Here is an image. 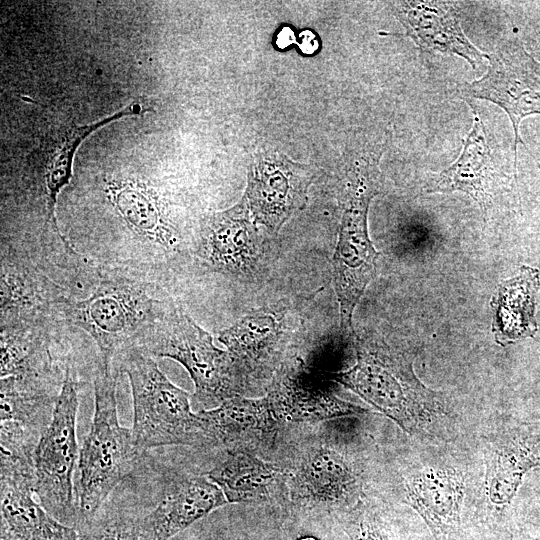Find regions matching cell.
<instances>
[{
	"label": "cell",
	"mask_w": 540,
	"mask_h": 540,
	"mask_svg": "<svg viewBox=\"0 0 540 540\" xmlns=\"http://www.w3.org/2000/svg\"><path fill=\"white\" fill-rule=\"evenodd\" d=\"M33 454L1 449L0 540H78L77 529L55 519L36 501Z\"/></svg>",
	"instance_id": "30bf717a"
},
{
	"label": "cell",
	"mask_w": 540,
	"mask_h": 540,
	"mask_svg": "<svg viewBox=\"0 0 540 540\" xmlns=\"http://www.w3.org/2000/svg\"><path fill=\"white\" fill-rule=\"evenodd\" d=\"M153 357L170 358L189 373L193 398L204 407L245 395V387L228 353L216 347L209 332L200 327L177 301L140 346Z\"/></svg>",
	"instance_id": "52a82bcc"
},
{
	"label": "cell",
	"mask_w": 540,
	"mask_h": 540,
	"mask_svg": "<svg viewBox=\"0 0 540 540\" xmlns=\"http://www.w3.org/2000/svg\"><path fill=\"white\" fill-rule=\"evenodd\" d=\"M266 397L284 433L366 412L365 409L339 399L306 373L293 374L283 368L269 385Z\"/></svg>",
	"instance_id": "ac0fdd59"
},
{
	"label": "cell",
	"mask_w": 540,
	"mask_h": 540,
	"mask_svg": "<svg viewBox=\"0 0 540 540\" xmlns=\"http://www.w3.org/2000/svg\"><path fill=\"white\" fill-rule=\"evenodd\" d=\"M487 55L486 74L463 85L461 93L468 98L491 101L507 113L515 135L516 168L518 143L527 147L520 136V122L527 116L540 114V62L526 51L516 36L503 40Z\"/></svg>",
	"instance_id": "9c48e42d"
},
{
	"label": "cell",
	"mask_w": 540,
	"mask_h": 540,
	"mask_svg": "<svg viewBox=\"0 0 540 540\" xmlns=\"http://www.w3.org/2000/svg\"><path fill=\"white\" fill-rule=\"evenodd\" d=\"M207 477L230 503H261L271 499L287 505L286 476L276 463L247 452H227Z\"/></svg>",
	"instance_id": "44dd1931"
},
{
	"label": "cell",
	"mask_w": 540,
	"mask_h": 540,
	"mask_svg": "<svg viewBox=\"0 0 540 540\" xmlns=\"http://www.w3.org/2000/svg\"><path fill=\"white\" fill-rule=\"evenodd\" d=\"M218 340L227 348L245 387L269 380L285 349L284 327L276 312L260 309L222 330Z\"/></svg>",
	"instance_id": "e0dca14e"
},
{
	"label": "cell",
	"mask_w": 540,
	"mask_h": 540,
	"mask_svg": "<svg viewBox=\"0 0 540 540\" xmlns=\"http://www.w3.org/2000/svg\"><path fill=\"white\" fill-rule=\"evenodd\" d=\"M327 421L287 431L272 460L285 472L286 507L299 514L337 515L359 501L361 473Z\"/></svg>",
	"instance_id": "7a4b0ae2"
},
{
	"label": "cell",
	"mask_w": 540,
	"mask_h": 540,
	"mask_svg": "<svg viewBox=\"0 0 540 540\" xmlns=\"http://www.w3.org/2000/svg\"><path fill=\"white\" fill-rule=\"evenodd\" d=\"M311 175L307 167L286 157L259 158L249 173L246 201L253 220L278 232L307 202Z\"/></svg>",
	"instance_id": "9a60e30c"
},
{
	"label": "cell",
	"mask_w": 540,
	"mask_h": 540,
	"mask_svg": "<svg viewBox=\"0 0 540 540\" xmlns=\"http://www.w3.org/2000/svg\"><path fill=\"white\" fill-rule=\"evenodd\" d=\"M456 3L442 1H400L394 4L397 18L422 50L456 54L476 69L487 54L465 36Z\"/></svg>",
	"instance_id": "d6986e66"
},
{
	"label": "cell",
	"mask_w": 540,
	"mask_h": 540,
	"mask_svg": "<svg viewBox=\"0 0 540 540\" xmlns=\"http://www.w3.org/2000/svg\"><path fill=\"white\" fill-rule=\"evenodd\" d=\"M119 373L114 365L96 361L94 413L79 450L78 529L91 521L115 487L133 471L142 455L132 431L120 424L116 387Z\"/></svg>",
	"instance_id": "277c9868"
},
{
	"label": "cell",
	"mask_w": 540,
	"mask_h": 540,
	"mask_svg": "<svg viewBox=\"0 0 540 540\" xmlns=\"http://www.w3.org/2000/svg\"><path fill=\"white\" fill-rule=\"evenodd\" d=\"M540 288L539 271L523 265L519 274L497 288L493 308L492 331L497 344L506 346L533 337L537 331L535 298Z\"/></svg>",
	"instance_id": "d4e9b609"
},
{
	"label": "cell",
	"mask_w": 540,
	"mask_h": 540,
	"mask_svg": "<svg viewBox=\"0 0 540 540\" xmlns=\"http://www.w3.org/2000/svg\"><path fill=\"white\" fill-rule=\"evenodd\" d=\"M227 503L222 490L207 475L178 477L167 486L155 508L139 515L136 540H170Z\"/></svg>",
	"instance_id": "2e32d148"
},
{
	"label": "cell",
	"mask_w": 540,
	"mask_h": 540,
	"mask_svg": "<svg viewBox=\"0 0 540 540\" xmlns=\"http://www.w3.org/2000/svg\"><path fill=\"white\" fill-rule=\"evenodd\" d=\"M139 515L105 502L91 521L77 529L78 540H136Z\"/></svg>",
	"instance_id": "4316f807"
},
{
	"label": "cell",
	"mask_w": 540,
	"mask_h": 540,
	"mask_svg": "<svg viewBox=\"0 0 540 540\" xmlns=\"http://www.w3.org/2000/svg\"><path fill=\"white\" fill-rule=\"evenodd\" d=\"M68 328L60 322L1 327V378L64 370L69 354L58 359L53 348Z\"/></svg>",
	"instance_id": "603a6c76"
},
{
	"label": "cell",
	"mask_w": 540,
	"mask_h": 540,
	"mask_svg": "<svg viewBox=\"0 0 540 540\" xmlns=\"http://www.w3.org/2000/svg\"><path fill=\"white\" fill-rule=\"evenodd\" d=\"M533 454L519 444H509L493 452L487 464L486 493L497 506L510 503L524 473L536 466Z\"/></svg>",
	"instance_id": "484cf974"
},
{
	"label": "cell",
	"mask_w": 540,
	"mask_h": 540,
	"mask_svg": "<svg viewBox=\"0 0 540 540\" xmlns=\"http://www.w3.org/2000/svg\"><path fill=\"white\" fill-rule=\"evenodd\" d=\"M406 501L436 540H451L461 526L464 480L454 468H427L405 484Z\"/></svg>",
	"instance_id": "ffe728a7"
},
{
	"label": "cell",
	"mask_w": 540,
	"mask_h": 540,
	"mask_svg": "<svg viewBox=\"0 0 540 540\" xmlns=\"http://www.w3.org/2000/svg\"><path fill=\"white\" fill-rule=\"evenodd\" d=\"M80 388L69 353L53 418L33 454L34 492L39 503L55 519L75 529L78 526V500L74 495L73 473L79 459L76 421Z\"/></svg>",
	"instance_id": "ba28073f"
},
{
	"label": "cell",
	"mask_w": 540,
	"mask_h": 540,
	"mask_svg": "<svg viewBox=\"0 0 540 540\" xmlns=\"http://www.w3.org/2000/svg\"><path fill=\"white\" fill-rule=\"evenodd\" d=\"M356 364L332 378L350 389L410 435L427 430L448 414L442 395L425 387L412 363L385 343L358 339Z\"/></svg>",
	"instance_id": "3957f363"
},
{
	"label": "cell",
	"mask_w": 540,
	"mask_h": 540,
	"mask_svg": "<svg viewBox=\"0 0 540 540\" xmlns=\"http://www.w3.org/2000/svg\"><path fill=\"white\" fill-rule=\"evenodd\" d=\"M262 248L244 200L225 211L204 218L193 249L195 269L200 273L251 276L261 259Z\"/></svg>",
	"instance_id": "7c38bea8"
},
{
	"label": "cell",
	"mask_w": 540,
	"mask_h": 540,
	"mask_svg": "<svg viewBox=\"0 0 540 540\" xmlns=\"http://www.w3.org/2000/svg\"><path fill=\"white\" fill-rule=\"evenodd\" d=\"M295 42L294 32L290 27H284L277 35L276 44L279 48H286Z\"/></svg>",
	"instance_id": "f546056e"
},
{
	"label": "cell",
	"mask_w": 540,
	"mask_h": 540,
	"mask_svg": "<svg viewBox=\"0 0 540 540\" xmlns=\"http://www.w3.org/2000/svg\"><path fill=\"white\" fill-rule=\"evenodd\" d=\"M298 540H319V539L312 536H305V537L299 538Z\"/></svg>",
	"instance_id": "4dcf8cb0"
},
{
	"label": "cell",
	"mask_w": 540,
	"mask_h": 540,
	"mask_svg": "<svg viewBox=\"0 0 540 540\" xmlns=\"http://www.w3.org/2000/svg\"><path fill=\"white\" fill-rule=\"evenodd\" d=\"M197 413L207 447L247 452L272 462L284 429L266 395L256 399L239 395Z\"/></svg>",
	"instance_id": "8fae6325"
},
{
	"label": "cell",
	"mask_w": 540,
	"mask_h": 540,
	"mask_svg": "<svg viewBox=\"0 0 540 540\" xmlns=\"http://www.w3.org/2000/svg\"><path fill=\"white\" fill-rule=\"evenodd\" d=\"M299 47L304 53H314L319 47L316 34L310 30L303 31L299 36Z\"/></svg>",
	"instance_id": "f1b7e54d"
},
{
	"label": "cell",
	"mask_w": 540,
	"mask_h": 540,
	"mask_svg": "<svg viewBox=\"0 0 540 540\" xmlns=\"http://www.w3.org/2000/svg\"><path fill=\"white\" fill-rule=\"evenodd\" d=\"M149 109L141 103L133 102L101 120L86 125H70L60 129L48 142L46 156L34 176L31 193L41 202L44 228L56 244L66 242L56 216L58 198L62 190L70 184L76 151L83 140L95 130L123 117L141 115Z\"/></svg>",
	"instance_id": "5bb4252c"
},
{
	"label": "cell",
	"mask_w": 540,
	"mask_h": 540,
	"mask_svg": "<svg viewBox=\"0 0 540 540\" xmlns=\"http://www.w3.org/2000/svg\"><path fill=\"white\" fill-rule=\"evenodd\" d=\"M177 300L154 283L114 272H100L91 292L70 297L61 308L68 327L87 333L94 341L103 366L131 347H140Z\"/></svg>",
	"instance_id": "6da1fadb"
},
{
	"label": "cell",
	"mask_w": 540,
	"mask_h": 540,
	"mask_svg": "<svg viewBox=\"0 0 540 540\" xmlns=\"http://www.w3.org/2000/svg\"><path fill=\"white\" fill-rule=\"evenodd\" d=\"M64 377L65 369L1 378V421L41 436L53 418Z\"/></svg>",
	"instance_id": "7402d4cb"
},
{
	"label": "cell",
	"mask_w": 540,
	"mask_h": 540,
	"mask_svg": "<svg viewBox=\"0 0 540 540\" xmlns=\"http://www.w3.org/2000/svg\"><path fill=\"white\" fill-rule=\"evenodd\" d=\"M380 185V172L374 162H357L347 176L343 216L333 256L340 330L347 337L354 334V309L376 273L379 252L369 238L367 215L370 201L380 192Z\"/></svg>",
	"instance_id": "8992f818"
},
{
	"label": "cell",
	"mask_w": 540,
	"mask_h": 540,
	"mask_svg": "<svg viewBox=\"0 0 540 540\" xmlns=\"http://www.w3.org/2000/svg\"><path fill=\"white\" fill-rule=\"evenodd\" d=\"M336 516L349 540H403L376 510L362 500Z\"/></svg>",
	"instance_id": "83f0119b"
},
{
	"label": "cell",
	"mask_w": 540,
	"mask_h": 540,
	"mask_svg": "<svg viewBox=\"0 0 540 540\" xmlns=\"http://www.w3.org/2000/svg\"><path fill=\"white\" fill-rule=\"evenodd\" d=\"M493 167L491 151L486 139L485 127L475 113L470 133L464 141L457 160L434 177L425 187L427 193H451L461 191L482 208H486L492 195Z\"/></svg>",
	"instance_id": "cb8c5ba5"
},
{
	"label": "cell",
	"mask_w": 540,
	"mask_h": 540,
	"mask_svg": "<svg viewBox=\"0 0 540 540\" xmlns=\"http://www.w3.org/2000/svg\"><path fill=\"white\" fill-rule=\"evenodd\" d=\"M0 261V328L64 323L61 307L66 299L73 297L64 287L24 257L0 252Z\"/></svg>",
	"instance_id": "4fadbf2b"
},
{
	"label": "cell",
	"mask_w": 540,
	"mask_h": 540,
	"mask_svg": "<svg viewBox=\"0 0 540 540\" xmlns=\"http://www.w3.org/2000/svg\"><path fill=\"white\" fill-rule=\"evenodd\" d=\"M152 355L131 347L114 361L127 375L133 402V440L143 454L164 446L207 447L198 413L191 410V395L172 383Z\"/></svg>",
	"instance_id": "5b68a950"
}]
</instances>
